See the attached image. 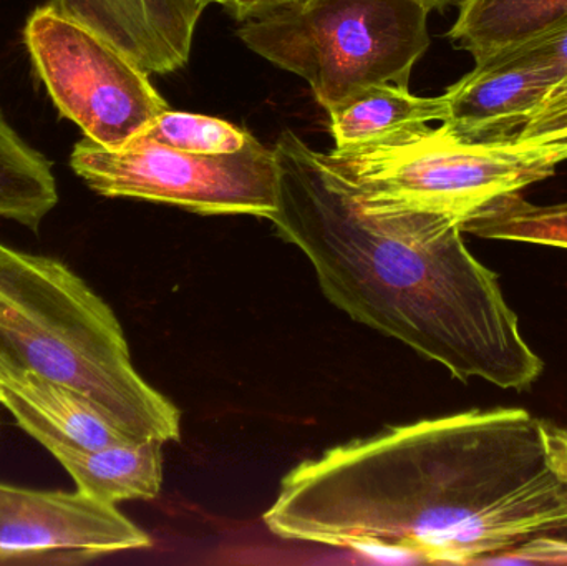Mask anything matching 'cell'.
Here are the masks:
<instances>
[{"label":"cell","instance_id":"obj_1","mask_svg":"<svg viewBox=\"0 0 567 566\" xmlns=\"http://www.w3.org/2000/svg\"><path fill=\"white\" fill-rule=\"evenodd\" d=\"M262 521L284 541L478 565L535 535L567 532V484L542 419L525 409L468 411L300 462Z\"/></svg>","mask_w":567,"mask_h":566},{"label":"cell","instance_id":"obj_2","mask_svg":"<svg viewBox=\"0 0 567 566\" xmlns=\"http://www.w3.org/2000/svg\"><path fill=\"white\" fill-rule=\"evenodd\" d=\"M278 208L269 216L299 248L333 306L443 366L462 382L526 391L545 371L495 271L466 248L458 219L430 212H363L292 130L275 145Z\"/></svg>","mask_w":567,"mask_h":566},{"label":"cell","instance_id":"obj_3","mask_svg":"<svg viewBox=\"0 0 567 566\" xmlns=\"http://www.w3.org/2000/svg\"><path fill=\"white\" fill-rule=\"evenodd\" d=\"M30 371L100 405L136 441H178L182 414L136 372L109 305L49 256L0 243V378Z\"/></svg>","mask_w":567,"mask_h":566},{"label":"cell","instance_id":"obj_4","mask_svg":"<svg viewBox=\"0 0 567 566\" xmlns=\"http://www.w3.org/2000/svg\"><path fill=\"white\" fill-rule=\"evenodd\" d=\"M319 158L363 212L440 213L463 225L495 199L555 176L567 145L470 142L443 125H420Z\"/></svg>","mask_w":567,"mask_h":566},{"label":"cell","instance_id":"obj_5","mask_svg":"<svg viewBox=\"0 0 567 566\" xmlns=\"http://www.w3.org/2000/svg\"><path fill=\"white\" fill-rule=\"evenodd\" d=\"M429 16L419 0H300L245 20L238 35L302 76L329 112L365 86H409L430 47Z\"/></svg>","mask_w":567,"mask_h":566},{"label":"cell","instance_id":"obj_6","mask_svg":"<svg viewBox=\"0 0 567 566\" xmlns=\"http://www.w3.org/2000/svg\"><path fill=\"white\" fill-rule=\"evenodd\" d=\"M70 166L106 198L145 199L205 216L268 219L278 208L275 148L252 135L239 152L225 155H193L145 136L122 148H106L83 136L73 146Z\"/></svg>","mask_w":567,"mask_h":566},{"label":"cell","instance_id":"obj_7","mask_svg":"<svg viewBox=\"0 0 567 566\" xmlns=\"http://www.w3.org/2000/svg\"><path fill=\"white\" fill-rule=\"evenodd\" d=\"M23 40L60 116L99 145H128L168 110L148 73L50 3L33 10Z\"/></svg>","mask_w":567,"mask_h":566},{"label":"cell","instance_id":"obj_8","mask_svg":"<svg viewBox=\"0 0 567 566\" xmlns=\"http://www.w3.org/2000/svg\"><path fill=\"white\" fill-rule=\"evenodd\" d=\"M152 538L116 508L82 492L0 482V550H76L93 557L142 550Z\"/></svg>","mask_w":567,"mask_h":566},{"label":"cell","instance_id":"obj_9","mask_svg":"<svg viewBox=\"0 0 567 566\" xmlns=\"http://www.w3.org/2000/svg\"><path fill=\"white\" fill-rule=\"evenodd\" d=\"M212 0H50L148 75L188 63L196 27Z\"/></svg>","mask_w":567,"mask_h":566},{"label":"cell","instance_id":"obj_10","mask_svg":"<svg viewBox=\"0 0 567 566\" xmlns=\"http://www.w3.org/2000/svg\"><path fill=\"white\" fill-rule=\"evenodd\" d=\"M558 83L549 66L480 63L443 93L449 113L442 125L470 142L513 138Z\"/></svg>","mask_w":567,"mask_h":566},{"label":"cell","instance_id":"obj_11","mask_svg":"<svg viewBox=\"0 0 567 566\" xmlns=\"http://www.w3.org/2000/svg\"><path fill=\"white\" fill-rule=\"evenodd\" d=\"M0 404L49 452L136 441L92 399L35 372L13 371L0 378Z\"/></svg>","mask_w":567,"mask_h":566},{"label":"cell","instance_id":"obj_12","mask_svg":"<svg viewBox=\"0 0 567 566\" xmlns=\"http://www.w3.org/2000/svg\"><path fill=\"white\" fill-rule=\"evenodd\" d=\"M76 491L105 504L153 501L163 484V442L125 441L99 449L50 452Z\"/></svg>","mask_w":567,"mask_h":566},{"label":"cell","instance_id":"obj_13","mask_svg":"<svg viewBox=\"0 0 567 566\" xmlns=\"http://www.w3.org/2000/svg\"><path fill=\"white\" fill-rule=\"evenodd\" d=\"M565 22L567 0H462L449 37L482 63Z\"/></svg>","mask_w":567,"mask_h":566},{"label":"cell","instance_id":"obj_14","mask_svg":"<svg viewBox=\"0 0 567 566\" xmlns=\"http://www.w3.org/2000/svg\"><path fill=\"white\" fill-rule=\"evenodd\" d=\"M445 95L419 96L409 86L377 83L365 86L329 110L336 148L367 145L413 126L443 122Z\"/></svg>","mask_w":567,"mask_h":566},{"label":"cell","instance_id":"obj_15","mask_svg":"<svg viewBox=\"0 0 567 566\" xmlns=\"http://www.w3.org/2000/svg\"><path fill=\"white\" fill-rule=\"evenodd\" d=\"M56 203L52 163L17 133L0 109V219L39 231Z\"/></svg>","mask_w":567,"mask_h":566},{"label":"cell","instance_id":"obj_16","mask_svg":"<svg viewBox=\"0 0 567 566\" xmlns=\"http://www.w3.org/2000/svg\"><path fill=\"white\" fill-rule=\"evenodd\" d=\"M462 229L480 238L567 249V203L533 205L522 193H513L470 216Z\"/></svg>","mask_w":567,"mask_h":566},{"label":"cell","instance_id":"obj_17","mask_svg":"<svg viewBox=\"0 0 567 566\" xmlns=\"http://www.w3.org/2000/svg\"><path fill=\"white\" fill-rule=\"evenodd\" d=\"M138 136L193 155H225L239 152L251 133L216 116L168 109Z\"/></svg>","mask_w":567,"mask_h":566},{"label":"cell","instance_id":"obj_18","mask_svg":"<svg viewBox=\"0 0 567 566\" xmlns=\"http://www.w3.org/2000/svg\"><path fill=\"white\" fill-rule=\"evenodd\" d=\"M482 63L545 65L549 66L561 82L567 76V22ZM475 65H480V63H475Z\"/></svg>","mask_w":567,"mask_h":566},{"label":"cell","instance_id":"obj_19","mask_svg":"<svg viewBox=\"0 0 567 566\" xmlns=\"http://www.w3.org/2000/svg\"><path fill=\"white\" fill-rule=\"evenodd\" d=\"M478 565H567V541L549 535L526 538Z\"/></svg>","mask_w":567,"mask_h":566},{"label":"cell","instance_id":"obj_20","mask_svg":"<svg viewBox=\"0 0 567 566\" xmlns=\"http://www.w3.org/2000/svg\"><path fill=\"white\" fill-rule=\"evenodd\" d=\"M513 138L542 145H567V102L539 110Z\"/></svg>","mask_w":567,"mask_h":566},{"label":"cell","instance_id":"obj_21","mask_svg":"<svg viewBox=\"0 0 567 566\" xmlns=\"http://www.w3.org/2000/svg\"><path fill=\"white\" fill-rule=\"evenodd\" d=\"M96 560L92 554L76 550H0V565H80Z\"/></svg>","mask_w":567,"mask_h":566},{"label":"cell","instance_id":"obj_22","mask_svg":"<svg viewBox=\"0 0 567 566\" xmlns=\"http://www.w3.org/2000/svg\"><path fill=\"white\" fill-rule=\"evenodd\" d=\"M297 2L300 0H212V3L225 7L235 19L241 22Z\"/></svg>","mask_w":567,"mask_h":566},{"label":"cell","instance_id":"obj_23","mask_svg":"<svg viewBox=\"0 0 567 566\" xmlns=\"http://www.w3.org/2000/svg\"><path fill=\"white\" fill-rule=\"evenodd\" d=\"M546 442L553 467L567 484V428L546 424Z\"/></svg>","mask_w":567,"mask_h":566},{"label":"cell","instance_id":"obj_24","mask_svg":"<svg viewBox=\"0 0 567 566\" xmlns=\"http://www.w3.org/2000/svg\"><path fill=\"white\" fill-rule=\"evenodd\" d=\"M567 102V76L551 90L548 99H546L545 105L539 110L553 109V106L561 105Z\"/></svg>","mask_w":567,"mask_h":566},{"label":"cell","instance_id":"obj_25","mask_svg":"<svg viewBox=\"0 0 567 566\" xmlns=\"http://www.w3.org/2000/svg\"><path fill=\"white\" fill-rule=\"evenodd\" d=\"M419 2L432 12V10L449 9V7L456 6V3H462V0H419Z\"/></svg>","mask_w":567,"mask_h":566}]
</instances>
